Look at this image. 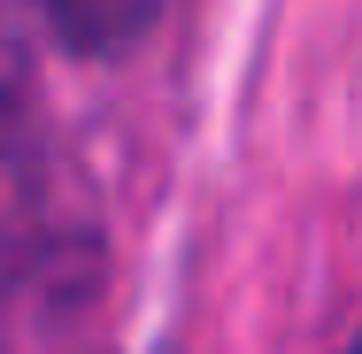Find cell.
Instances as JSON below:
<instances>
[{"mask_svg": "<svg viewBox=\"0 0 362 354\" xmlns=\"http://www.w3.org/2000/svg\"><path fill=\"white\" fill-rule=\"evenodd\" d=\"M47 8V31L70 47V54H124V47H139L146 31L162 23V8L170 0H39Z\"/></svg>", "mask_w": 362, "mask_h": 354, "instance_id": "obj_1", "label": "cell"}]
</instances>
